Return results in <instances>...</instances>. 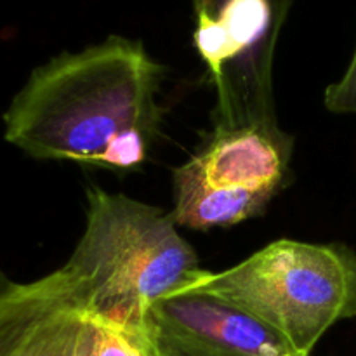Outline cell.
<instances>
[{
    "label": "cell",
    "instance_id": "obj_1",
    "mask_svg": "<svg viewBox=\"0 0 356 356\" xmlns=\"http://www.w3.org/2000/svg\"><path fill=\"white\" fill-rule=\"evenodd\" d=\"M165 66L136 38L110 35L30 73L3 113V138L38 160L110 170L145 163L159 138Z\"/></svg>",
    "mask_w": 356,
    "mask_h": 356
},
{
    "label": "cell",
    "instance_id": "obj_2",
    "mask_svg": "<svg viewBox=\"0 0 356 356\" xmlns=\"http://www.w3.org/2000/svg\"><path fill=\"white\" fill-rule=\"evenodd\" d=\"M86 219L63 268L87 285L94 315L125 330L134 329L153 302L202 271L172 212L92 186Z\"/></svg>",
    "mask_w": 356,
    "mask_h": 356
},
{
    "label": "cell",
    "instance_id": "obj_3",
    "mask_svg": "<svg viewBox=\"0 0 356 356\" xmlns=\"http://www.w3.org/2000/svg\"><path fill=\"white\" fill-rule=\"evenodd\" d=\"M193 284L280 334L301 356L343 320L356 318V250L346 243L277 240Z\"/></svg>",
    "mask_w": 356,
    "mask_h": 356
},
{
    "label": "cell",
    "instance_id": "obj_4",
    "mask_svg": "<svg viewBox=\"0 0 356 356\" xmlns=\"http://www.w3.org/2000/svg\"><path fill=\"white\" fill-rule=\"evenodd\" d=\"M294 138L280 125L212 129L174 170L177 226L209 232L257 218L287 179Z\"/></svg>",
    "mask_w": 356,
    "mask_h": 356
},
{
    "label": "cell",
    "instance_id": "obj_5",
    "mask_svg": "<svg viewBox=\"0 0 356 356\" xmlns=\"http://www.w3.org/2000/svg\"><path fill=\"white\" fill-rule=\"evenodd\" d=\"M294 0H191L193 47L216 90L214 129L278 125L273 65Z\"/></svg>",
    "mask_w": 356,
    "mask_h": 356
},
{
    "label": "cell",
    "instance_id": "obj_6",
    "mask_svg": "<svg viewBox=\"0 0 356 356\" xmlns=\"http://www.w3.org/2000/svg\"><path fill=\"white\" fill-rule=\"evenodd\" d=\"M127 332L145 356H301L280 334L193 278L153 302Z\"/></svg>",
    "mask_w": 356,
    "mask_h": 356
},
{
    "label": "cell",
    "instance_id": "obj_7",
    "mask_svg": "<svg viewBox=\"0 0 356 356\" xmlns=\"http://www.w3.org/2000/svg\"><path fill=\"white\" fill-rule=\"evenodd\" d=\"M89 289L59 268L0 299V356H80L92 315Z\"/></svg>",
    "mask_w": 356,
    "mask_h": 356
},
{
    "label": "cell",
    "instance_id": "obj_8",
    "mask_svg": "<svg viewBox=\"0 0 356 356\" xmlns=\"http://www.w3.org/2000/svg\"><path fill=\"white\" fill-rule=\"evenodd\" d=\"M80 356H145V353L124 327L92 313Z\"/></svg>",
    "mask_w": 356,
    "mask_h": 356
},
{
    "label": "cell",
    "instance_id": "obj_9",
    "mask_svg": "<svg viewBox=\"0 0 356 356\" xmlns=\"http://www.w3.org/2000/svg\"><path fill=\"white\" fill-rule=\"evenodd\" d=\"M323 103L332 113L356 115V47L344 75L325 89Z\"/></svg>",
    "mask_w": 356,
    "mask_h": 356
},
{
    "label": "cell",
    "instance_id": "obj_10",
    "mask_svg": "<svg viewBox=\"0 0 356 356\" xmlns=\"http://www.w3.org/2000/svg\"><path fill=\"white\" fill-rule=\"evenodd\" d=\"M14 287H16V284H14V282L10 280V278L7 277L2 270H0V299L6 298V296L9 294Z\"/></svg>",
    "mask_w": 356,
    "mask_h": 356
}]
</instances>
